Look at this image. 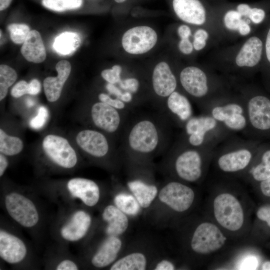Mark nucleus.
Segmentation results:
<instances>
[{"instance_id":"f257e3e1","label":"nucleus","mask_w":270,"mask_h":270,"mask_svg":"<svg viewBox=\"0 0 270 270\" xmlns=\"http://www.w3.org/2000/svg\"><path fill=\"white\" fill-rule=\"evenodd\" d=\"M172 123L165 114H140L128 120L122 132V150L138 160L154 157L169 146Z\"/></svg>"},{"instance_id":"f03ea898","label":"nucleus","mask_w":270,"mask_h":270,"mask_svg":"<svg viewBox=\"0 0 270 270\" xmlns=\"http://www.w3.org/2000/svg\"><path fill=\"white\" fill-rule=\"evenodd\" d=\"M214 184L208 200V218L230 238L248 233V206L234 179L221 178Z\"/></svg>"},{"instance_id":"7ed1b4c3","label":"nucleus","mask_w":270,"mask_h":270,"mask_svg":"<svg viewBox=\"0 0 270 270\" xmlns=\"http://www.w3.org/2000/svg\"><path fill=\"white\" fill-rule=\"evenodd\" d=\"M262 142L236 134L226 139L214 150L212 164L215 172L222 178H240L252 164Z\"/></svg>"},{"instance_id":"20e7f679","label":"nucleus","mask_w":270,"mask_h":270,"mask_svg":"<svg viewBox=\"0 0 270 270\" xmlns=\"http://www.w3.org/2000/svg\"><path fill=\"white\" fill-rule=\"evenodd\" d=\"M214 150L193 147L179 138L168 153V168L172 179L188 184L202 182L211 166Z\"/></svg>"},{"instance_id":"39448f33","label":"nucleus","mask_w":270,"mask_h":270,"mask_svg":"<svg viewBox=\"0 0 270 270\" xmlns=\"http://www.w3.org/2000/svg\"><path fill=\"white\" fill-rule=\"evenodd\" d=\"M183 128L179 138L195 148H215L223 141L236 134L210 115L203 113L191 117Z\"/></svg>"},{"instance_id":"423d86ee","label":"nucleus","mask_w":270,"mask_h":270,"mask_svg":"<svg viewBox=\"0 0 270 270\" xmlns=\"http://www.w3.org/2000/svg\"><path fill=\"white\" fill-rule=\"evenodd\" d=\"M201 112L210 115L227 130L247 138L248 119L245 103L242 96L228 94L209 104Z\"/></svg>"},{"instance_id":"0eeeda50","label":"nucleus","mask_w":270,"mask_h":270,"mask_svg":"<svg viewBox=\"0 0 270 270\" xmlns=\"http://www.w3.org/2000/svg\"><path fill=\"white\" fill-rule=\"evenodd\" d=\"M230 240L216 224L206 218L198 222L192 230L188 247L194 256L208 260L227 248Z\"/></svg>"},{"instance_id":"6e6552de","label":"nucleus","mask_w":270,"mask_h":270,"mask_svg":"<svg viewBox=\"0 0 270 270\" xmlns=\"http://www.w3.org/2000/svg\"><path fill=\"white\" fill-rule=\"evenodd\" d=\"M248 119L246 138L270 142V96L260 92H246L242 95Z\"/></svg>"},{"instance_id":"1a4fd4ad","label":"nucleus","mask_w":270,"mask_h":270,"mask_svg":"<svg viewBox=\"0 0 270 270\" xmlns=\"http://www.w3.org/2000/svg\"><path fill=\"white\" fill-rule=\"evenodd\" d=\"M179 80L184 90L195 101L200 110L212 102L226 95L214 90L208 74L196 66H188L183 68L180 72Z\"/></svg>"},{"instance_id":"9d476101","label":"nucleus","mask_w":270,"mask_h":270,"mask_svg":"<svg viewBox=\"0 0 270 270\" xmlns=\"http://www.w3.org/2000/svg\"><path fill=\"white\" fill-rule=\"evenodd\" d=\"M157 198L172 212L182 214L194 206L196 194L190 184L172 179L159 190Z\"/></svg>"},{"instance_id":"9b49d317","label":"nucleus","mask_w":270,"mask_h":270,"mask_svg":"<svg viewBox=\"0 0 270 270\" xmlns=\"http://www.w3.org/2000/svg\"><path fill=\"white\" fill-rule=\"evenodd\" d=\"M4 206L9 216L21 226L30 228L39 220V214L34 202L28 197L16 192L8 194Z\"/></svg>"},{"instance_id":"f8f14e48","label":"nucleus","mask_w":270,"mask_h":270,"mask_svg":"<svg viewBox=\"0 0 270 270\" xmlns=\"http://www.w3.org/2000/svg\"><path fill=\"white\" fill-rule=\"evenodd\" d=\"M128 112L120 110L102 102L90 107V115L93 124L108 134L122 132L126 122Z\"/></svg>"},{"instance_id":"ddd939ff","label":"nucleus","mask_w":270,"mask_h":270,"mask_svg":"<svg viewBox=\"0 0 270 270\" xmlns=\"http://www.w3.org/2000/svg\"><path fill=\"white\" fill-rule=\"evenodd\" d=\"M42 146L46 156L56 165L65 168H71L76 165V154L64 138L48 134L44 138Z\"/></svg>"},{"instance_id":"4468645a","label":"nucleus","mask_w":270,"mask_h":270,"mask_svg":"<svg viewBox=\"0 0 270 270\" xmlns=\"http://www.w3.org/2000/svg\"><path fill=\"white\" fill-rule=\"evenodd\" d=\"M158 35L152 28L143 26L133 27L126 30L122 39L124 50L132 54H144L156 45Z\"/></svg>"},{"instance_id":"2eb2a0df","label":"nucleus","mask_w":270,"mask_h":270,"mask_svg":"<svg viewBox=\"0 0 270 270\" xmlns=\"http://www.w3.org/2000/svg\"><path fill=\"white\" fill-rule=\"evenodd\" d=\"M76 142L85 152L96 158L106 156L110 151V144L107 138L98 130H82L77 134Z\"/></svg>"},{"instance_id":"dca6fc26","label":"nucleus","mask_w":270,"mask_h":270,"mask_svg":"<svg viewBox=\"0 0 270 270\" xmlns=\"http://www.w3.org/2000/svg\"><path fill=\"white\" fill-rule=\"evenodd\" d=\"M165 114L180 127L193 116V110L190 100L177 90L172 93L166 99L164 108Z\"/></svg>"},{"instance_id":"f3484780","label":"nucleus","mask_w":270,"mask_h":270,"mask_svg":"<svg viewBox=\"0 0 270 270\" xmlns=\"http://www.w3.org/2000/svg\"><path fill=\"white\" fill-rule=\"evenodd\" d=\"M270 177V142H262L248 168L240 178L246 182H260Z\"/></svg>"},{"instance_id":"a211bd4d","label":"nucleus","mask_w":270,"mask_h":270,"mask_svg":"<svg viewBox=\"0 0 270 270\" xmlns=\"http://www.w3.org/2000/svg\"><path fill=\"white\" fill-rule=\"evenodd\" d=\"M66 188L70 196L79 199L88 206H96L100 200V188L92 180L83 178H72L68 182Z\"/></svg>"},{"instance_id":"6ab92c4d","label":"nucleus","mask_w":270,"mask_h":270,"mask_svg":"<svg viewBox=\"0 0 270 270\" xmlns=\"http://www.w3.org/2000/svg\"><path fill=\"white\" fill-rule=\"evenodd\" d=\"M152 86L155 94L160 98H167L178 86L176 78L169 65L164 62L154 67L152 76Z\"/></svg>"},{"instance_id":"aec40b11","label":"nucleus","mask_w":270,"mask_h":270,"mask_svg":"<svg viewBox=\"0 0 270 270\" xmlns=\"http://www.w3.org/2000/svg\"><path fill=\"white\" fill-rule=\"evenodd\" d=\"M27 248L18 236L4 230H0V256L10 264L21 262L26 256Z\"/></svg>"},{"instance_id":"412c9836","label":"nucleus","mask_w":270,"mask_h":270,"mask_svg":"<svg viewBox=\"0 0 270 270\" xmlns=\"http://www.w3.org/2000/svg\"><path fill=\"white\" fill-rule=\"evenodd\" d=\"M92 222V217L88 212L84 210H78L74 212L68 220L62 226L60 236L68 242L78 241L86 236Z\"/></svg>"},{"instance_id":"4be33fe9","label":"nucleus","mask_w":270,"mask_h":270,"mask_svg":"<svg viewBox=\"0 0 270 270\" xmlns=\"http://www.w3.org/2000/svg\"><path fill=\"white\" fill-rule=\"evenodd\" d=\"M172 6L176 16L184 22L202 25L206 22V10L199 0H173Z\"/></svg>"},{"instance_id":"5701e85b","label":"nucleus","mask_w":270,"mask_h":270,"mask_svg":"<svg viewBox=\"0 0 270 270\" xmlns=\"http://www.w3.org/2000/svg\"><path fill=\"white\" fill-rule=\"evenodd\" d=\"M56 69L57 76H48L43 82L46 96L48 100L52 102L60 98L64 84L70 74L71 65L68 61L62 60L56 64Z\"/></svg>"},{"instance_id":"b1692460","label":"nucleus","mask_w":270,"mask_h":270,"mask_svg":"<svg viewBox=\"0 0 270 270\" xmlns=\"http://www.w3.org/2000/svg\"><path fill=\"white\" fill-rule=\"evenodd\" d=\"M122 246L118 236H108L94 252L91 259L92 265L103 268L112 264L116 260Z\"/></svg>"},{"instance_id":"393cba45","label":"nucleus","mask_w":270,"mask_h":270,"mask_svg":"<svg viewBox=\"0 0 270 270\" xmlns=\"http://www.w3.org/2000/svg\"><path fill=\"white\" fill-rule=\"evenodd\" d=\"M102 217L106 223L105 232L108 236H120L126 232L129 225L128 216L114 204L106 206Z\"/></svg>"},{"instance_id":"a878e982","label":"nucleus","mask_w":270,"mask_h":270,"mask_svg":"<svg viewBox=\"0 0 270 270\" xmlns=\"http://www.w3.org/2000/svg\"><path fill=\"white\" fill-rule=\"evenodd\" d=\"M263 49L261 40L256 36L249 38L240 48L236 58V64L240 68H252L260 60Z\"/></svg>"},{"instance_id":"bb28decb","label":"nucleus","mask_w":270,"mask_h":270,"mask_svg":"<svg viewBox=\"0 0 270 270\" xmlns=\"http://www.w3.org/2000/svg\"><path fill=\"white\" fill-rule=\"evenodd\" d=\"M28 62L40 63L46 58V52L40 34L36 30L30 31L20 50Z\"/></svg>"},{"instance_id":"cd10ccee","label":"nucleus","mask_w":270,"mask_h":270,"mask_svg":"<svg viewBox=\"0 0 270 270\" xmlns=\"http://www.w3.org/2000/svg\"><path fill=\"white\" fill-rule=\"evenodd\" d=\"M127 186L142 208L150 206L157 198L159 191L155 184L147 183L140 179L128 182Z\"/></svg>"},{"instance_id":"c85d7f7f","label":"nucleus","mask_w":270,"mask_h":270,"mask_svg":"<svg viewBox=\"0 0 270 270\" xmlns=\"http://www.w3.org/2000/svg\"><path fill=\"white\" fill-rule=\"evenodd\" d=\"M148 258L140 252L129 253L116 260L110 266V270H144L147 268Z\"/></svg>"},{"instance_id":"c756f323","label":"nucleus","mask_w":270,"mask_h":270,"mask_svg":"<svg viewBox=\"0 0 270 270\" xmlns=\"http://www.w3.org/2000/svg\"><path fill=\"white\" fill-rule=\"evenodd\" d=\"M80 39L76 33L66 32L54 40V48L57 52L68 55L74 52L80 46Z\"/></svg>"},{"instance_id":"7c9ffc66","label":"nucleus","mask_w":270,"mask_h":270,"mask_svg":"<svg viewBox=\"0 0 270 270\" xmlns=\"http://www.w3.org/2000/svg\"><path fill=\"white\" fill-rule=\"evenodd\" d=\"M114 202L118 208L130 216H136L142 208L132 194L125 192H120L116 194Z\"/></svg>"},{"instance_id":"2f4dec72","label":"nucleus","mask_w":270,"mask_h":270,"mask_svg":"<svg viewBox=\"0 0 270 270\" xmlns=\"http://www.w3.org/2000/svg\"><path fill=\"white\" fill-rule=\"evenodd\" d=\"M24 148L22 140L15 136L8 134L2 129H0V152L8 156L20 153Z\"/></svg>"},{"instance_id":"473e14b6","label":"nucleus","mask_w":270,"mask_h":270,"mask_svg":"<svg viewBox=\"0 0 270 270\" xmlns=\"http://www.w3.org/2000/svg\"><path fill=\"white\" fill-rule=\"evenodd\" d=\"M18 75L11 67L6 65L0 66V100L6 96L8 88L16 82Z\"/></svg>"},{"instance_id":"72a5a7b5","label":"nucleus","mask_w":270,"mask_h":270,"mask_svg":"<svg viewBox=\"0 0 270 270\" xmlns=\"http://www.w3.org/2000/svg\"><path fill=\"white\" fill-rule=\"evenodd\" d=\"M42 4L45 8L58 12L80 8L82 4V0H42Z\"/></svg>"},{"instance_id":"f704fd0d","label":"nucleus","mask_w":270,"mask_h":270,"mask_svg":"<svg viewBox=\"0 0 270 270\" xmlns=\"http://www.w3.org/2000/svg\"><path fill=\"white\" fill-rule=\"evenodd\" d=\"M8 30L11 40L16 44L24 43L30 31L29 26L24 24H10Z\"/></svg>"},{"instance_id":"c9c22d12","label":"nucleus","mask_w":270,"mask_h":270,"mask_svg":"<svg viewBox=\"0 0 270 270\" xmlns=\"http://www.w3.org/2000/svg\"><path fill=\"white\" fill-rule=\"evenodd\" d=\"M260 264L258 258L252 254H246L240 256L234 268L238 270H256Z\"/></svg>"},{"instance_id":"e433bc0d","label":"nucleus","mask_w":270,"mask_h":270,"mask_svg":"<svg viewBox=\"0 0 270 270\" xmlns=\"http://www.w3.org/2000/svg\"><path fill=\"white\" fill-rule=\"evenodd\" d=\"M242 16L234 10L228 11L224 18V23L225 26L230 30H238L242 20Z\"/></svg>"},{"instance_id":"4c0bfd02","label":"nucleus","mask_w":270,"mask_h":270,"mask_svg":"<svg viewBox=\"0 0 270 270\" xmlns=\"http://www.w3.org/2000/svg\"><path fill=\"white\" fill-rule=\"evenodd\" d=\"M122 68L120 65H114L112 68L106 69L101 72L102 78L108 82L116 84L121 80Z\"/></svg>"},{"instance_id":"58836bf2","label":"nucleus","mask_w":270,"mask_h":270,"mask_svg":"<svg viewBox=\"0 0 270 270\" xmlns=\"http://www.w3.org/2000/svg\"><path fill=\"white\" fill-rule=\"evenodd\" d=\"M48 116V112L46 108L40 106L38 114L30 122V126L34 129L41 128L46 124Z\"/></svg>"},{"instance_id":"ea45409f","label":"nucleus","mask_w":270,"mask_h":270,"mask_svg":"<svg viewBox=\"0 0 270 270\" xmlns=\"http://www.w3.org/2000/svg\"><path fill=\"white\" fill-rule=\"evenodd\" d=\"M98 98L100 102L107 104L120 110L128 112L130 108L128 104L120 100L118 98H112L109 95L104 93L100 94Z\"/></svg>"},{"instance_id":"a19ab883","label":"nucleus","mask_w":270,"mask_h":270,"mask_svg":"<svg viewBox=\"0 0 270 270\" xmlns=\"http://www.w3.org/2000/svg\"><path fill=\"white\" fill-rule=\"evenodd\" d=\"M118 84L122 90L129 92L132 94H136L140 88L139 81L134 78L121 79Z\"/></svg>"},{"instance_id":"79ce46f5","label":"nucleus","mask_w":270,"mask_h":270,"mask_svg":"<svg viewBox=\"0 0 270 270\" xmlns=\"http://www.w3.org/2000/svg\"><path fill=\"white\" fill-rule=\"evenodd\" d=\"M29 92V83L22 80L16 84L10 91L11 95L16 98H20Z\"/></svg>"},{"instance_id":"37998d69","label":"nucleus","mask_w":270,"mask_h":270,"mask_svg":"<svg viewBox=\"0 0 270 270\" xmlns=\"http://www.w3.org/2000/svg\"><path fill=\"white\" fill-rule=\"evenodd\" d=\"M248 16L254 24H258L262 22L264 20L265 12L261 8H252Z\"/></svg>"},{"instance_id":"c03bdc74","label":"nucleus","mask_w":270,"mask_h":270,"mask_svg":"<svg viewBox=\"0 0 270 270\" xmlns=\"http://www.w3.org/2000/svg\"><path fill=\"white\" fill-rule=\"evenodd\" d=\"M256 216L260 220L266 222L270 227V206L260 208L256 212Z\"/></svg>"},{"instance_id":"a18cd8bd","label":"nucleus","mask_w":270,"mask_h":270,"mask_svg":"<svg viewBox=\"0 0 270 270\" xmlns=\"http://www.w3.org/2000/svg\"><path fill=\"white\" fill-rule=\"evenodd\" d=\"M78 269V265L70 260H62L56 267V270H77Z\"/></svg>"},{"instance_id":"49530a36","label":"nucleus","mask_w":270,"mask_h":270,"mask_svg":"<svg viewBox=\"0 0 270 270\" xmlns=\"http://www.w3.org/2000/svg\"><path fill=\"white\" fill-rule=\"evenodd\" d=\"M155 270H174L176 269L175 264L170 260L164 259L158 261L154 266Z\"/></svg>"},{"instance_id":"de8ad7c7","label":"nucleus","mask_w":270,"mask_h":270,"mask_svg":"<svg viewBox=\"0 0 270 270\" xmlns=\"http://www.w3.org/2000/svg\"><path fill=\"white\" fill-rule=\"evenodd\" d=\"M180 51L185 54H188L193 50V44L188 38L181 39L178 44Z\"/></svg>"},{"instance_id":"09e8293b","label":"nucleus","mask_w":270,"mask_h":270,"mask_svg":"<svg viewBox=\"0 0 270 270\" xmlns=\"http://www.w3.org/2000/svg\"><path fill=\"white\" fill-rule=\"evenodd\" d=\"M40 90L41 84L37 79H33L29 82V94L36 95Z\"/></svg>"},{"instance_id":"8fccbe9b","label":"nucleus","mask_w":270,"mask_h":270,"mask_svg":"<svg viewBox=\"0 0 270 270\" xmlns=\"http://www.w3.org/2000/svg\"><path fill=\"white\" fill-rule=\"evenodd\" d=\"M106 88L110 94L114 96L116 98L120 100L124 92H122L120 88L116 86L114 84L107 83Z\"/></svg>"},{"instance_id":"3c124183","label":"nucleus","mask_w":270,"mask_h":270,"mask_svg":"<svg viewBox=\"0 0 270 270\" xmlns=\"http://www.w3.org/2000/svg\"><path fill=\"white\" fill-rule=\"evenodd\" d=\"M259 187L264 196L270 197V177L259 182Z\"/></svg>"},{"instance_id":"603ef678","label":"nucleus","mask_w":270,"mask_h":270,"mask_svg":"<svg viewBox=\"0 0 270 270\" xmlns=\"http://www.w3.org/2000/svg\"><path fill=\"white\" fill-rule=\"evenodd\" d=\"M178 33L181 39L188 38L191 35V30L186 25H181L178 30Z\"/></svg>"},{"instance_id":"864d4df0","label":"nucleus","mask_w":270,"mask_h":270,"mask_svg":"<svg viewBox=\"0 0 270 270\" xmlns=\"http://www.w3.org/2000/svg\"><path fill=\"white\" fill-rule=\"evenodd\" d=\"M238 30L241 35L246 36L250 32V28L246 21L242 20Z\"/></svg>"},{"instance_id":"5fc2aeb1","label":"nucleus","mask_w":270,"mask_h":270,"mask_svg":"<svg viewBox=\"0 0 270 270\" xmlns=\"http://www.w3.org/2000/svg\"><path fill=\"white\" fill-rule=\"evenodd\" d=\"M8 160L6 155L0 153V176H2L4 173L8 166Z\"/></svg>"},{"instance_id":"6e6d98bb","label":"nucleus","mask_w":270,"mask_h":270,"mask_svg":"<svg viewBox=\"0 0 270 270\" xmlns=\"http://www.w3.org/2000/svg\"><path fill=\"white\" fill-rule=\"evenodd\" d=\"M251 8L246 4H242L237 6V11L242 16H248Z\"/></svg>"},{"instance_id":"4d7b16f0","label":"nucleus","mask_w":270,"mask_h":270,"mask_svg":"<svg viewBox=\"0 0 270 270\" xmlns=\"http://www.w3.org/2000/svg\"><path fill=\"white\" fill-rule=\"evenodd\" d=\"M206 40L199 38H194L193 41L194 48L196 50H200L204 48L206 46Z\"/></svg>"},{"instance_id":"13d9d810","label":"nucleus","mask_w":270,"mask_h":270,"mask_svg":"<svg viewBox=\"0 0 270 270\" xmlns=\"http://www.w3.org/2000/svg\"><path fill=\"white\" fill-rule=\"evenodd\" d=\"M208 32L204 29H198L194 33V38H199L206 40H208Z\"/></svg>"},{"instance_id":"bf43d9fd","label":"nucleus","mask_w":270,"mask_h":270,"mask_svg":"<svg viewBox=\"0 0 270 270\" xmlns=\"http://www.w3.org/2000/svg\"><path fill=\"white\" fill-rule=\"evenodd\" d=\"M265 50L267 60L270 63V28L268 31L266 38Z\"/></svg>"},{"instance_id":"052dcab7","label":"nucleus","mask_w":270,"mask_h":270,"mask_svg":"<svg viewBox=\"0 0 270 270\" xmlns=\"http://www.w3.org/2000/svg\"><path fill=\"white\" fill-rule=\"evenodd\" d=\"M12 1V0H0V10L2 11L8 8Z\"/></svg>"},{"instance_id":"680f3d73","label":"nucleus","mask_w":270,"mask_h":270,"mask_svg":"<svg viewBox=\"0 0 270 270\" xmlns=\"http://www.w3.org/2000/svg\"><path fill=\"white\" fill-rule=\"evenodd\" d=\"M262 269L264 270H270V262L266 261L262 266Z\"/></svg>"},{"instance_id":"e2e57ef3","label":"nucleus","mask_w":270,"mask_h":270,"mask_svg":"<svg viewBox=\"0 0 270 270\" xmlns=\"http://www.w3.org/2000/svg\"><path fill=\"white\" fill-rule=\"evenodd\" d=\"M26 104L27 106H28V108H31L34 104V102L30 98H28L26 100Z\"/></svg>"},{"instance_id":"0e129e2a","label":"nucleus","mask_w":270,"mask_h":270,"mask_svg":"<svg viewBox=\"0 0 270 270\" xmlns=\"http://www.w3.org/2000/svg\"><path fill=\"white\" fill-rule=\"evenodd\" d=\"M126 0H114V1L118 3H122L126 1Z\"/></svg>"}]
</instances>
